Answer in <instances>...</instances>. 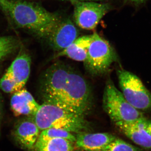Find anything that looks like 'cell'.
<instances>
[{
    "label": "cell",
    "instance_id": "6da1fadb",
    "mask_svg": "<svg viewBox=\"0 0 151 151\" xmlns=\"http://www.w3.org/2000/svg\"><path fill=\"white\" fill-rule=\"evenodd\" d=\"M40 91L44 103L80 116H85L92 108L90 85L80 73L64 63H55L45 70Z\"/></svg>",
    "mask_w": 151,
    "mask_h": 151
},
{
    "label": "cell",
    "instance_id": "7a4b0ae2",
    "mask_svg": "<svg viewBox=\"0 0 151 151\" xmlns=\"http://www.w3.org/2000/svg\"><path fill=\"white\" fill-rule=\"evenodd\" d=\"M0 9L14 28L46 39L61 19L40 4L27 0H0Z\"/></svg>",
    "mask_w": 151,
    "mask_h": 151
},
{
    "label": "cell",
    "instance_id": "3957f363",
    "mask_svg": "<svg viewBox=\"0 0 151 151\" xmlns=\"http://www.w3.org/2000/svg\"><path fill=\"white\" fill-rule=\"evenodd\" d=\"M32 117L41 131L54 128L78 134L86 129L88 124L84 116L47 103L40 105Z\"/></svg>",
    "mask_w": 151,
    "mask_h": 151
},
{
    "label": "cell",
    "instance_id": "277c9868",
    "mask_svg": "<svg viewBox=\"0 0 151 151\" xmlns=\"http://www.w3.org/2000/svg\"><path fill=\"white\" fill-rule=\"evenodd\" d=\"M103 103L105 112L115 123L134 122L145 118L142 113L128 103L110 79L105 84Z\"/></svg>",
    "mask_w": 151,
    "mask_h": 151
},
{
    "label": "cell",
    "instance_id": "5b68a950",
    "mask_svg": "<svg viewBox=\"0 0 151 151\" xmlns=\"http://www.w3.org/2000/svg\"><path fill=\"white\" fill-rule=\"evenodd\" d=\"M91 37V42L84 62V65L92 75H103L116 60V53L108 41L97 33H94Z\"/></svg>",
    "mask_w": 151,
    "mask_h": 151
},
{
    "label": "cell",
    "instance_id": "8992f818",
    "mask_svg": "<svg viewBox=\"0 0 151 151\" xmlns=\"http://www.w3.org/2000/svg\"><path fill=\"white\" fill-rule=\"evenodd\" d=\"M119 85L124 98L139 111L151 108V93L137 75L122 69L118 70Z\"/></svg>",
    "mask_w": 151,
    "mask_h": 151
},
{
    "label": "cell",
    "instance_id": "52a82bcc",
    "mask_svg": "<svg viewBox=\"0 0 151 151\" xmlns=\"http://www.w3.org/2000/svg\"><path fill=\"white\" fill-rule=\"evenodd\" d=\"M73 17L79 27L86 30L94 29L101 19L111 9L110 5L95 1H72Z\"/></svg>",
    "mask_w": 151,
    "mask_h": 151
},
{
    "label": "cell",
    "instance_id": "ba28073f",
    "mask_svg": "<svg viewBox=\"0 0 151 151\" xmlns=\"http://www.w3.org/2000/svg\"><path fill=\"white\" fill-rule=\"evenodd\" d=\"M78 32L69 18L61 19L47 38L52 49L60 51L78 38Z\"/></svg>",
    "mask_w": 151,
    "mask_h": 151
},
{
    "label": "cell",
    "instance_id": "9c48e42d",
    "mask_svg": "<svg viewBox=\"0 0 151 151\" xmlns=\"http://www.w3.org/2000/svg\"><path fill=\"white\" fill-rule=\"evenodd\" d=\"M40 132L32 116H25L15 125L13 136L21 147L26 150L32 151Z\"/></svg>",
    "mask_w": 151,
    "mask_h": 151
},
{
    "label": "cell",
    "instance_id": "30bf717a",
    "mask_svg": "<svg viewBox=\"0 0 151 151\" xmlns=\"http://www.w3.org/2000/svg\"><path fill=\"white\" fill-rule=\"evenodd\" d=\"M150 122L145 118L134 122H118L119 130L134 142L145 148H151V135L147 127Z\"/></svg>",
    "mask_w": 151,
    "mask_h": 151
},
{
    "label": "cell",
    "instance_id": "8fae6325",
    "mask_svg": "<svg viewBox=\"0 0 151 151\" xmlns=\"http://www.w3.org/2000/svg\"><path fill=\"white\" fill-rule=\"evenodd\" d=\"M10 106L16 116H33L40 107L31 94L24 88L13 94Z\"/></svg>",
    "mask_w": 151,
    "mask_h": 151
},
{
    "label": "cell",
    "instance_id": "7c38bea8",
    "mask_svg": "<svg viewBox=\"0 0 151 151\" xmlns=\"http://www.w3.org/2000/svg\"><path fill=\"white\" fill-rule=\"evenodd\" d=\"M76 137V147L86 151L103 150L117 138L110 133L84 132L77 134Z\"/></svg>",
    "mask_w": 151,
    "mask_h": 151
},
{
    "label": "cell",
    "instance_id": "4fadbf2b",
    "mask_svg": "<svg viewBox=\"0 0 151 151\" xmlns=\"http://www.w3.org/2000/svg\"><path fill=\"white\" fill-rule=\"evenodd\" d=\"M31 64L29 54L22 50L6 70L12 76L20 89L24 87L29 78Z\"/></svg>",
    "mask_w": 151,
    "mask_h": 151
},
{
    "label": "cell",
    "instance_id": "5bb4252c",
    "mask_svg": "<svg viewBox=\"0 0 151 151\" xmlns=\"http://www.w3.org/2000/svg\"><path fill=\"white\" fill-rule=\"evenodd\" d=\"M91 40V35L78 37L68 47L59 52L55 57L67 56L73 60L84 62Z\"/></svg>",
    "mask_w": 151,
    "mask_h": 151
},
{
    "label": "cell",
    "instance_id": "9a60e30c",
    "mask_svg": "<svg viewBox=\"0 0 151 151\" xmlns=\"http://www.w3.org/2000/svg\"><path fill=\"white\" fill-rule=\"evenodd\" d=\"M73 142L62 138L36 142L32 151H73Z\"/></svg>",
    "mask_w": 151,
    "mask_h": 151
},
{
    "label": "cell",
    "instance_id": "2e32d148",
    "mask_svg": "<svg viewBox=\"0 0 151 151\" xmlns=\"http://www.w3.org/2000/svg\"><path fill=\"white\" fill-rule=\"evenodd\" d=\"M62 138L75 143L76 137L73 133L65 130L50 128L41 131L36 142H45L51 139Z\"/></svg>",
    "mask_w": 151,
    "mask_h": 151
},
{
    "label": "cell",
    "instance_id": "e0dca14e",
    "mask_svg": "<svg viewBox=\"0 0 151 151\" xmlns=\"http://www.w3.org/2000/svg\"><path fill=\"white\" fill-rule=\"evenodd\" d=\"M19 45V40L15 37H0V62L16 51Z\"/></svg>",
    "mask_w": 151,
    "mask_h": 151
},
{
    "label": "cell",
    "instance_id": "ac0fdd59",
    "mask_svg": "<svg viewBox=\"0 0 151 151\" xmlns=\"http://www.w3.org/2000/svg\"><path fill=\"white\" fill-rule=\"evenodd\" d=\"M0 89L6 93H13L20 90L12 75L6 71L0 79Z\"/></svg>",
    "mask_w": 151,
    "mask_h": 151
},
{
    "label": "cell",
    "instance_id": "d6986e66",
    "mask_svg": "<svg viewBox=\"0 0 151 151\" xmlns=\"http://www.w3.org/2000/svg\"><path fill=\"white\" fill-rule=\"evenodd\" d=\"M103 151H141L139 149L123 140L116 138L107 146Z\"/></svg>",
    "mask_w": 151,
    "mask_h": 151
},
{
    "label": "cell",
    "instance_id": "ffe728a7",
    "mask_svg": "<svg viewBox=\"0 0 151 151\" xmlns=\"http://www.w3.org/2000/svg\"><path fill=\"white\" fill-rule=\"evenodd\" d=\"M3 113V104L2 100L1 97L0 95V125H1V120L2 117Z\"/></svg>",
    "mask_w": 151,
    "mask_h": 151
},
{
    "label": "cell",
    "instance_id": "44dd1931",
    "mask_svg": "<svg viewBox=\"0 0 151 151\" xmlns=\"http://www.w3.org/2000/svg\"><path fill=\"white\" fill-rule=\"evenodd\" d=\"M131 2L137 4H140L145 2L146 0H127Z\"/></svg>",
    "mask_w": 151,
    "mask_h": 151
},
{
    "label": "cell",
    "instance_id": "7402d4cb",
    "mask_svg": "<svg viewBox=\"0 0 151 151\" xmlns=\"http://www.w3.org/2000/svg\"><path fill=\"white\" fill-rule=\"evenodd\" d=\"M61 1H70V2L72 1H95L97 2L100 0H61Z\"/></svg>",
    "mask_w": 151,
    "mask_h": 151
},
{
    "label": "cell",
    "instance_id": "603a6c76",
    "mask_svg": "<svg viewBox=\"0 0 151 151\" xmlns=\"http://www.w3.org/2000/svg\"><path fill=\"white\" fill-rule=\"evenodd\" d=\"M147 132L151 135V122H149L147 127Z\"/></svg>",
    "mask_w": 151,
    "mask_h": 151
},
{
    "label": "cell",
    "instance_id": "cb8c5ba5",
    "mask_svg": "<svg viewBox=\"0 0 151 151\" xmlns=\"http://www.w3.org/2000/svg\"><path fill=\"white\" fill-rule=\"evenodd\" d=\"M103 151L102 150H97V151Z\"/></svg>",
    "mask_w": 151,
    "mask_h": 151
}]
</instances>
